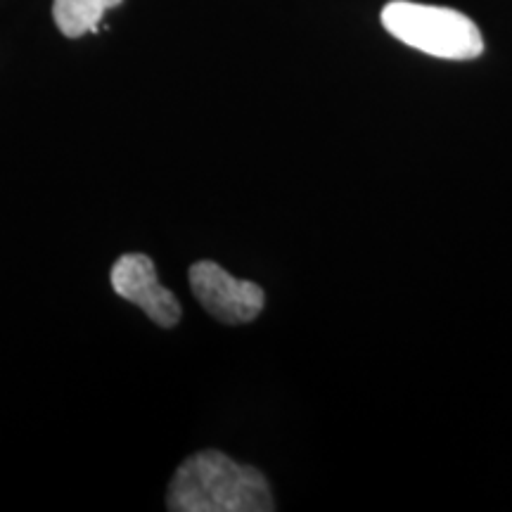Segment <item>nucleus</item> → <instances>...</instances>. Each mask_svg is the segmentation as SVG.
<instances>
[{
	"label": "nucleus",
	"instance_id": "f257e3e1",
	"mask_svg": "<svg viewBox=\"0 0 512 512\" xmlns=\"http://www.w3.org/2000/svg\"><path fill=\"white\" fill-rule=\"evenodd\" d=\"M171 512H271L268 479L226 453L200 451L178 465L166 494Z\"/></svg>",
	"mask_w": 512,
	"mask_h": 512
},
{
	"label": "nucleus",
	"instance_id": "f03ea898",
	"mask_svg": "<svg viewBox=\"0 0 512 512\" xmlns=\"http://www.w3.org/2000/svg\"><path fill=\"white\" fill-rule=\"evenodd\" d=\"M382 27L406 46L441 60H475L484 50L470 17L437 5L392 0L382 10Z\"/></svg>",
	"mask_w": 512,
	"mask_h": 512
},
{
	"label": "nucleus",
	"instance_id": "7ed1b4c3",
	"mask_svg": "<svg viewBox=\"0 0 512 512\" xmlns=\"http://www.w3.org/2000/svg\"><path fill=\"white\" fill-rule=\"evenodd\" d=\"M190 287L197 302L226 325L249 323L264 311V290L252 280L235 278L214 261H197L190 268Z\"/></svg>",
	"mask_w": 512,
	"mask_h": 512
},
{
	"label": "nucleus",
	"instance_id": "20e7f679",
	"mask_svg": "<svg viewBox=\"0 0 512 512\" xmlns=\"http://www.w3.org/2000/svg\"><path fill=\"white\" fill-rule=\"evenodd\" d=\"M112 287L126 302L136 304L145 316L162 328H174L181 320V306L174 292L159 285L157 268L150 256L124 254L112 268Z\"/></svg>",
	"mask_w": 512,
	"mask_h": 512
},
{
	"label": "nucleus",
	"instance_id": "39448f33",
	"mask_svg": "<svg viewBox=\"0 0 512 512\" xmlns=\"http://www.w3.org/2000/svg\"><path fill=\"white\" fill-rule=\"evenodd\" d=\"M117 5H121V0H55L53 17L64 36L79 38L83 34H98L102 15Z\"/></svg>",
	"mask_w": 512,
	"mask_h": 512
}]
</instances>
